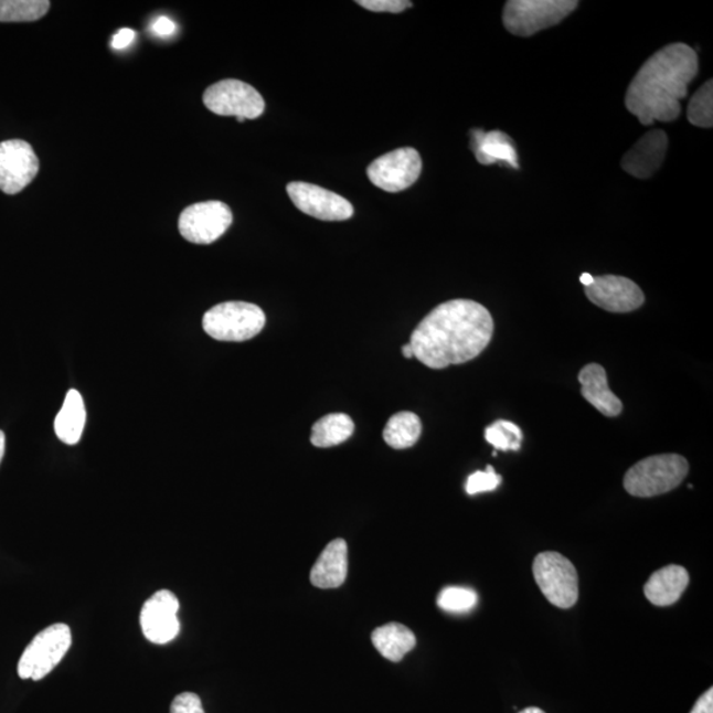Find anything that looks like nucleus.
<instances>
[{"mask_svg":"<svg viewBox=\"0 0 713 713\" xmlns=\"http://www.w3.org/2000/svg\"><path fill=\"white\" fill-rule=\"evenodd\" d=\"M493 331L492 315L480 302L449 300L419 322L409 345L423 365L446 369L479 356L492 340Z\"/></svg>","mask_w":713,"mask_h":713,"instance_id":"f257e3e1","label":"nucleus"},{"mask_svg":"<svg viewBox=\"0 0 713 713\" xmlns=\"http://www.w3.org/2000/svg\"><path fill=\"white\" fill-rule=\"evenodd\" d=\"M699 72L691 46L677 43L652 55L631 81L625 105L643 126L672 123L681 116V100Z\"/></svg>","mask_w":713,"mask_h":713,"instance_id":"f03ea898","label":"nucleus"},{"mask_svg":"<svg viewBox=\"0 0 713 713\" xmlns=\"http://www.w3.org/2000/svg\"><path fill=\"white\" fill-rule=\"evenodd\" d=\"M689 469L688 460L681 455L651 456L628 470L624 477V487L631 496L649 499L669 493L681 486Z\"/></svg>","mask_w":713,"mask_h":713,"instance_id":"7ed1b4c3","label":"nucleus"},{"mask_svg":"<svg viewBox=\"0 0 713 713\" xmlns=\"http://www.w3.org/2000/svg\"><path fill=\"white\" fill-rule=\"evenodd\" d=\"M266 316L258 306L246 301H226L204 315L203 328L212 339L228 342L247 341L265 328Z\"/></svg>","mask_w":713,"mask_h":713,"instance_id":"20e7f679","label":"nucleus"},{"mask_svg":"<svg viewBox=\"0 0 713 713\" xmlns=\"http://www.w3.org/2000/svg\"><path fill=\"white\" fill-rule=\"evenodd\" d=\"M577 6L572 0H510L503 10L504 29L528 38L560 24Z\"/></svg>","mask_w":713,"mask_h":713,"instance_id":"39448f33","label":"nucleus"},{"mask_svg":"<svg viewBox=\"0 0 713 713\" xmlns=\"http://www.w3.org/2000/svg\"><path fill=\"white\" fill-rule=\"evenodd\" d=\"M72 646V631L68 625L55 624L33 638L26 646L18 664L22 679L42 681L62 662Z\"/></svg>","mask_w":713,"mask_h":713,"instance_id":"423d86ee","label":"nucleus"},{"mask_svg":"<svg viewBox=\"0 0 713 713\" xmlns=\"http://www.w3.org/2000/svg\"><path fill=\"white\" fill-rule=\"evenodd\" d=\"M533 574L538 587L555 607L570 609L577 603V571L566 556L553 551L536 555Z\"/></svg>","mask_w":713,"mask_h":713,"instance_id":"0eeeda50","label":"nucleus"},{"mask_svg":"<svg viewBox=\"0 0 713 713\" xmlns=\"http://www.w3.org/2000/svg\"><path fill=\"white\" fill-rule=\"evenodd\" d=\"M206 109L222 117H237L238 123L257 119L265 111V99L252 85L240 79H222L204 93Z\"/></svg>","mask_w":713,"mask_h":713,"instance_id":"6e6552de","label":"nucleus"},{"mask_svg":"<svg viewBox=\"0 0 713 713\" xmlns=\"http://www.w3.org/2000/svg\"><path fill=\"white\" fill-rule=\"evenodd\" d=\"M233 224L231 207L221 201H205L185 207L179 217V232L188 242L210 245Z\"/></svg>","mask_w":713,"mask_h":713,"instance_id":"1a4fd4ad","label":"nucleus"},{"mask_svg":"<svg viewBox=\"0 0 713 713\" xmlns=\"http://www.w3.org/2000/svg\"><path fill=\"white\" fill-rule=\"evenodd\" d=\"M422 168L421 153L413 147H403L375 159L366 172L375 187L390 193H398L416 183Z\"/></svg>","mask_w":713,"mask_h":713,"instance_id":"9d476101","label":"nucleus"},{"mask_svg":"<svg viewBox=\"0 0 713 713\" xmlns=\"http://www.w3.org/2000/svg\"><path fill=\"white\" fill-rule=\"evenodd\" d=\"M39 158L30 143L12 139L0 143V191L18 194L38 177Z\"/></svg>","mask_w":713,"mask_h":713,"instance_id":"9b49d317","label":"nucleus"},{"mask_svg":"<svg viewBox=\"0 0 713 713\" xmlns=\"http://www.w3.org/2000/svg\"><path fill=\"white\" fill-rule=\"evenodd\" d=\"M287 193L299 211L322 221H345L354 210L345 198L319 185L294 181L287 185Z\"/></svg>","mask_w":713,"mask_h":713,"instance_id":"f8f14e48","label":"nucleus"},{"mask_svg":"<svg viewBox=\"0 0 713 713\" xmlns=\"http://www.w3.org/2000/svg\"><path fill=\"white\" fill-rule=\"evenodd\" d=\"M179 609L178 597L171 590L161 589L148 598L140 611V627L147 640L157 645L173 641L180 634Z\"/></svg>","mask_w":713,"mask_h":713,"instance_id":"ddd939ff","label":"nucleus"},{"mask_svg":"<svg viewBox=\"0 0 713 713\" xmlns=\"http://www.w3.org/2000/svg\"><path fill=\"white\" fill-rule=\"evenodd\" d=\"M585 295L595 306L614 313L636 311L645 302L642 289L634 280L616 275L595 278Z\"/></svg>","mask_w":713,"mask_h":713,"instance_id":"4468645a","label":"nucleus"},{"mask_svg":"<svg viewBox=\"0 0 713 713\" xmlns=\"http://www.w3.org/2000/svg\"><path fill=\"white\" fill-rule=\"evenodd\" d=\"M669 138L663 130H652L625 155L621 167L637 179H649L661 168L668 152Z\"/></svg>","mask_w":713,"mask_h":713,"instance_id":"2eb2a0df","label":"nucleus"},{"mask_svg":"<svg viewBox=\"0 0 713 713\" xmlns=\"http://www.w3.org/2000/svg\"><path fill=\"white\" fill-rule=\"evenodd\" d=\"M578 382H581L584 398L597 412L608 416V418H615V416L622 413V403L610 392L607 372L602 365L589 363V365L583 368L582 372L578 373Z\"/></svg>","mask_w":713,"mask_h":713,"instance_id":"dca6fc26","label":"nucleus"},{"mask_svg":"<svg viewBox=\"0 0 713 713\" xmlns=\"http://www.w3.org/2000/svg\"><path fill=\"white\" fill-rule=\"evenodd\" d=\"M690 584L688 570L682 566H671L658 570L645 584L643 594L657 607H670L679 602Z\"/></svg>","mask_w":713,"mask_h":713,"instance_id":"f3484780","label":"nucleus"},{"mask_svg":"<svg viewBox=\"0 0 713 713\" xmlns=\"http://www.w3.org/2000/svg\"><path fill=\"white\" fill-rule=\"evenodd\" d=\"M348 576V544L336 540L328 544L311 571V583L321 589L339 588Z\"/></svg>","mask_w":713,"mask_h":713,"instance_id":"a211bd4d","label":"nucleus"},{"mask_svg":"<svg viewBox=\"0 0 713 713\" xmlns=\"http://www.w3.org/2000/svg\"><path fill=\"white\" fill-rule=\"evenodd\" d=\"M472 150L483 166L502 163L514 170L520 168L514 140L502 131H472Z\"/></svg>","mask_w":713,"mask_h":713,"instance_id":"6ab92c4d","label":"nucleus"},{"mask_svg":"<svg viewBox=\"0 0 713 713\" xmlns=\"http://www.w3.org/2000/svg\"><path fill=\"white\" fill-rule=\"evenodd\" d=\"M372 642L383 658L400 662L415 648L416 638L405 625L392 622L376 628L372 635Z\"/></svg>","mask_w":713,"mask_h":713,"instance_id":"aec40b11","label":"nucleus"},{"mask_svg":"<svg viewBox=\"0 0 713 713\" xmlns=\"http://www.w3.org/2000/svg\"><path fill=\"white\" fill-rule=\"evenodd\" d=\"M86 423V409L83 396L77 390H71L65 396L64 405L56 416L55 433L60 440L74 446L81 440Z\"/></svg>","mask_w":713,"mask_h":713,"instance_id":"412c9836","label":"nucleus"},{"mask_svg":"<svg viewBox=\"0 0 713 713\" xmlns=\"http://www.w3.org/2000/svg\"><path fill=\"white\" fill-rule=\"evenodd\" d=\"M354 433V423L347 414L322 416L312 427L311 443L318 448H331L345 443Z\"/></svg>","mask_w":713,"mask_h":713,"instance_id":"4be33fe9","label":"nucleus"},{"mask_svg":"<svg viewBox=\"0 0 713 713\" xmlns=\"http://www.w3.org/2000/svg\"><path fill=\"white\" fill-rule=\"evenodd\" d=\"M422 435V422L419 416L402 412L389 419L385 429H383V439L389 447L394 449L412 448L418 443Z\"/></svg>","mask_w":713,"mask_h":713,"instance_id":"5701e85b","label":"nucleus"},{"mask_svg":"<svg viewBox=\"0 0 713 713\" xmlns=\"http://www.w3.org/2000/svg\"><path fill=\"white\" fill-rule=\"evenodd\" d=\"M50 9L46 0H0V23L36 22Z\"/></svg>","mask_w":713,"mask_h":713,"instance_id":"b1692460","label":"nucleus"},{"mask_svg":"<svg viewBox=\"0 0 713 713\" xmlns=\"http://www.w3.org/2000/svg\"><path fill=\"white\" fill-rule=\"evenodd\" d=\"M688 118L691 125L703 127V129H711L713 126V83L711 79L691 98Z\"/></svg>","mask_w":713,"mask_h":713,"instance_id":"393cba45","label":"nucleus"},{"mask_svg":"<svg viewBox=\"0 0 713 713\" xmlns=\"http://www.w3.org/2000/svg\"><path fill=\"white\" fill-rule=\"evenodd\" d=\"M486 439L492 444L494 449L520 450L523 434L520 427L508 421H497L492 426L486 428Z\"/></svg>","mask_w":713,"mask_h":713,"instance_id":"a878e982","label":"nucleus"},{"mask_svg":"<svg viewBox=\"0 0 713 713\" xmlns=\"http://www.w3.org/2000/svg\"><path fill=\"white\" fill-rule=\"evenodd\" d=\"M479 596L473 589L464 587H447L440 592L437 597V605L439 608L450 614H464V611L472 610Z\"/></svg>","mask_w":713,"mask_h":713,"instance_id":"bb28decb","label":"nucleus"},{"mask_svg":"<svg viewBox=\"0 0 713 713\" xmlns=\"http://www.w3.org/2000/svg\"><path fill=\"white\" fill-rule=\"evenodd\" d=\"M502 477L497 475L494 468L489 466L487 470H477L467 480V493L475 496L483 492H493L501 486Z\"/></svg>","mask_w":713,"mask_h":713,"instance_id":"cd10ccee","label":"nucleus"},{"mask_svg":"<svg viewBox=\"0 0 713 713\" xmlns=\"http://www.w3.org/2000/svg\"><path fill=\"white\" fill-rule=\"evenodd\" d=\"M356 4L370 11L392 13H400L413 6L407 0H359Z\"/></svg>","mask_w":713,"mask_h":713,"instance_id":"c85d7f7f","label":"nucleus"},{"mask_svg":"<svg viewBox=\"0 0 713 713\" xmlns=\"http://www.w3.org/2000/svg\"><path fill=\"white\" fill-rule=\"evenodd\" d=\"M171 713H205L203 703L196 694L184 692L173 699Z\"/></svg>","mask_w":713,"mask_h":713,"instance_id":"c756f323","label":"nucleus"},{"mask_svg":"<svg viewBox=\"0 0 713 713\" xmlns=\"http://www.w3.org/2000/svg\"><path fill=\"white\" fill-rule=\"evenodd\" d=\"M152 32L159 38H170L173 36L178 31V25L172 22L170 18L159 17L155 20L152 26Z\"/></svg>","mask_w":713,"mask_h":713,"instance_id":"7c9ffc66","label":"nucleus"},{"mask_svg":"<svg viewBox=\"0 0 713 713\" xmlns=\"http://www.w3.org/2000/svg\"><path fill=\"white\" fill-rule=\"evenodd\" d=\"M136 36V31H132L131 29L119 30L116 35L113 36L111 46L117 51L126 50L127 46H130L134 43Z\"/></svg>","mask_w":713,"mask_h":713,"instance_id":"2f4dec72","label":"nucleus"},{"mask_svg":"<svg viewBox=\"0 0 713 713\" xmlns=\"http://www.w3.org/2000/svg\"><path fill=\"white\" fill-rule=\"evenodd\" d=\"M690 713H713V689L698 699L694 709Z\"/></svg>","mask_w":713,"mask_h":713,"instance_id":"473e14b6","label":"nucleus"},{"mask_svg":"<svg viewBox=\"0 0 713 713\" xmlns=\"http://www.w3.org/2000/svg\"><path fill=\"white\" fill-rule=\"evenodd\" d=\"M594 280H595V278H594V277H592V275H590V274H588V273H584V274L582 275V277H581L582 285H583L585 288H587V287H589L592 284H594Z\"/></svg>","mask_w":713,"mask_h":713,"instance_id":"72a5a7b5","label":"nucleus"},{"mask_svg":"<svg viewBox=\"0 0 713 713\" xmlns=\"http://www.w3.org/2000/svg\"><path fill=\"white\" fill-rule=\"evenodd\" d=\"M6 449V436L3 430H0V462H2Z\"/></svg>","mask_w":713,"mask_h":713,"instance_id":"f704fd0d","label":"nucleus"},{"mask_svg":"<svg viewBox=\"0 0 713 713\" xmlns=\"http://www.w3.org/2000/svg\"><path fill=\"white\" fill-rule=\"evenodd\" d=\"M402 353L403 355L406 356V359H414L413 347L409 344H406L405 347L402 348Z\"/></svg>","mask_w":713,"mask_h":713,"instance_id":"c9c22d12","label":"nucleus"},{"mask_svg":"<svg viewBox=\"0 0 713 713\" xmlns=\"http://www.w3.org/2000/svg\"><path fill=\"white\" fill-rule=\"evenodd\" d=\"M518 713H546V712H544L541 709L529 707V709H524V710H522L521 712H518Z\"/></svg>","mask_w":713,"mask_h":713,"instance_id":"e433bc0d","label":"nucleus"}]
</instances>
